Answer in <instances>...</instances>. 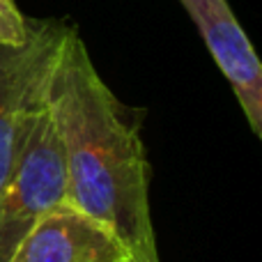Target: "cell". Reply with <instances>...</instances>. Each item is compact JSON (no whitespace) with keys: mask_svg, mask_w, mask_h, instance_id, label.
Here are the masks:
<instances>
[{"mask_svg":"<svg viewBox=\"0 0 262 262\" xmlns=\"http://www.w3.org/2000/svg\"><path fill=\"white\" fill-rule=\"evenodd\" d=\"M30 32V16L18 9L16 0H0V44H23Z\"/></svg>","mask_w":262,"mask_h":262,"instance_id":"6","label":"cell"},{"mask_svg":"<svg viewBox=\"0 0 262 262\" xmlns=\"http://www.w3.org/2000/svg\"><path fill=\"white\" fill-rule=\"evenodd\" d=\"M7 262H134V258L104 223L72 205H60L23 237Z\"/></svg>","mask_w":262,"mask_h":262,"instance_id":"5","label":"cell"},{"mask_svg":"<svg viewBox=\"0 0 262 262\" xmlns=\"http://www.w3.org/2000/svg\"><path fill=\"white\" fill-rule=\"evenodd\" d=\"M46 101L64 149L67 205L118 235L134 262H161L140 120L104 83L74 26L53 64Z\"/></svg>","mask_w":262,"mask_h":262,"instance_id":"1","label":"cell"},{"mask_svg":"<svg viewBox=\"0 0 262 262\" xmlns=\"http://www.w3.org/2000/svg\"><path fill=\"white\" fill-rule=\"evenodd\" d=\"M62 18H32L23 44H0V186L12 172L35 113L46 101L53 64L69 32Z\"/></svg>","mask_w":262,"mask_h":262,"instance_id":"3","label":"cell"},{"mask_svg":"<svg viewBox=\"0 0 262 262\" xmlns=\"http://www.w3.org/2000/svg\"><path fill=\"white\" fill-rule=\"evenodd\" d=\"M230 83L255 138H262V64L228 0H180Z\"/></svg>","mask_w":262,"mask_h":262,"instance_id":"4","label":"cell"},{"mask_svg":"<svg viewBox=\"0 0 262 262\" xmlns=\"http://www.w3.org/2000/svg\"><path fill=\"white\" fill-rule=\"evenodd\" d=\"M60 205H67L64 149L49 101H44L0 186V262L12 258L23 237Z\"/></svg>","mask_w":262,"mask_h":262,"instance_id":"2","label":"cell"}]
</instances>
